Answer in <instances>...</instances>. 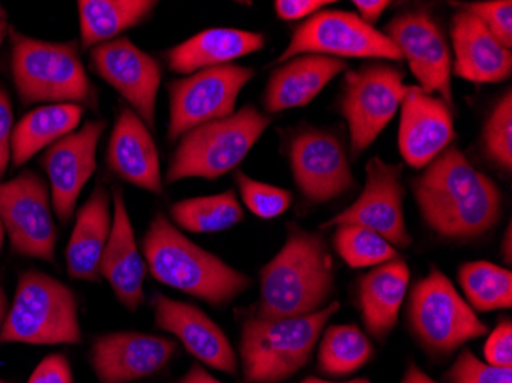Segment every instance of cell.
Masks as SVG:
<instances>
[{
	"instance_id": "f6af8a7d",
	"label": "cell",
	"mask_w": 512,
	"mask_h": 383,
	"mask_svg": "<svg viewBox=\"0 0 512 383\" xmlns=\"http://www.w3.org/2000/svg\"><path fill=\"white\" fill-rule=\"evenodd\" d=\"M8 315V298L7 293H5L4 287L0 284V330L4 327L5 319H7Z\"/></svg>"
},
{
	"instance_id": "7a4b0ae2",
	"label": "cell",
	"mask_w": 512,
	"mask_h": 383,
	"mask_svg": "<svg viewBox=\"0 0 512 383\" xmlns=\"http://www.w3.org/2000/svg\"><path fill=\"white\" fill-rule=\"evenodd\" d=\"M333 290L335 269L324 238L290 224L283 249L261 270L255 318L276 321L315 315L329 305Z\"/></svg>"
},
{
	"instance_id": "44dd1931",
	"label": "cell",
	"mask_w": 512,
	"mask_h": 383,
	"mask_svg": "<svg viewBox=\"0 0 512 383\" xmlns=\"http://www.w3.org/2000/svg\"><path fill=\"white\" fill-rule=\"evenodd\" d=\"M112 198H114V217H112L108 244L100 259V276H103L111 285L120 304L134 313L145 302L143 282H145L146 264L135 243L134 230H132L122 190L115 189Z\"/></svg>"
},
{
	"instance_id": "f1b7e54d",
	"label": "cell",
	"mask_w": 512,
	"mask_h": 383,
	"mask_svg": "<svg viewBox=\"0 0 512 383\" xmlns=\"http://www.w3.org/2000/svg\"><path fill=\"white\" fill-rule=\"evenodd\" d=\"M80 36L83 48L111 42L123 31L138 27L151 16L154 0H80Z\"/></svg>"
},
{
	"instance_id": "ac0fdd59",
	"label": "cell",
	"mask_w": 512,
	"mask_h": 383,
	"mask_svg": "<svg viewBox=\"0 0 512 383\" xmlns=\"http://www.w3.org/2000/svg\"><path fill=\"white\" fill-rule=\"evenodd\" d=\"M290 163L296 184L313 203H327L353 186L347 154L329 132L306 131L293 138Z\"/></svg>"
},
{
	"instance_id": "ab89813d",
	"label": "cell",
	"mask_w": 512,
	"mask_h": 383,
	"mask_svg": "<svg viewBox=\"0 0 512 383\" xmlns=\"http://www.w3.org/2000/svg\"><path fill=\"white\" fill-rule=\"evenodd\" d=\"M13 105L7 89L0 85V180L7 174L11 161V137L14 129Z\"/></svg>"
},
{
	"instance_id": "8992f818",
	"label": "cell",
	"mask_w": 512,
	"mask_h": 383,
	"mask_svg": "<svg viewBox=\"0 0 512 383\" xmlns=\"http://www.w3.org/2000/svg\"><path fill=\"white\" fill-rule=\"evenodd\" d=\"M82 342L73 290L53 276L28 270L19 276L0 344L76 345Z\"/></svg>"
},
{
	"instance_id": "f35d334b",
	"label": "cell",
	"mask_w": 512,
	"mask_h": 383,
	"mask_svg": "<svg viewBox=\"0 0 512 383\" xmlns=\"http://www.w3.org/2000/svg\"><path fill=\"white\" fill-rule=\"evenodd\" d=\"M28 383H74L73 370L65 354L46 356L31 374Z\"/></svg>"
},
{
	"instance_id": "74e56055",
	"label": "cell",
	"mask_w": 512,
	"mask_h": 383,
	"mask_svg": "<svg viewBox=\"0 0 512 383\" xmlns=\"http://www.w3.org/2000/svg\"><path fill=\"white\" fill-rule=\"evenodd\" d=\"M486 364L494 367L512 368V325L511 321H502L496 330L488 336L485 348Z\"/></svg>"
},
{
	"instance_id": "816d5d0a",
	"label": "cell",
	"mask_w": 512,
	"mask_h": 383,
	"mask_svg": "<svg viewBox=\"0 0 512 383\" xmlns=\"http://www.w3.org/2000/svg\"><path fill=\"white\" fill-rule=\"evenodd\" d=\"M0 383H8V382H5V380H0Z\"/></svg>"
},
{
	"instance_id": "b9f144b4",
	"label": "cell",
	"mask_w": 512,
	"mask_h": 383,
	"mask_svg": "<svg viewBox=\"0 0 512 383\" xmlns=\"http://www.w3.org/2000/svg\"><path fill=\"white\" fill-rule=\"evenodd\" d=\"M353 5L358 8L361 19L371 25L384 13L390 2H387V0H355Z\"/></svg>"
},
{
	"instance_id": "d6a6232c",
	"label": "cell",
	"mask_w": 512,
	"mask_h": 383,
	"mask_svg": "<svg viewBox=\"0 0 512 383\" xmlns=\"http://www.w3.org/2000/svg\"><path fill=\"white\" fill-rule=\"evenodd\" d=\"M338 255L352 269L381 266L384 262L399 258L398 250L379 233L355 224H342L333 236Z\"/></svg>"
},
{
	"instance_id": "7dc6e473",
	"label": "cell",
	"mask_w": 512,
	"mask_h": 383,
	"mask_svg": "<svg viewBox=\"0 0 512 383\" xmlns=\"http://www.w3.org/2000/svg\"><path fill=\"white\" fill-rule=\"evenodd\" d=\"M299 383H371L370 380L367 379H353L348 380V382H330V380L319 379V377H307V379L302 380Z\"/></svg>"
},
{
	"instance_id": "7c38bea8",
	"label": "cell",
	"mask_w": 512,
	"mask_h": 383,
	"mask_svg": "<svg viewBox=\"0 0 512 383\" xmlns=\"http://www.w3.org/2000/svg\"><path fill=\"white\" fill-rule=\"evenodd\" d=\"M299 54L356 59L402 60L398 48L381 31L347 11H321L296 28L287 50L276 63L295 59Z\"/></svg>"
},
{
	"instance_id": "d590c367",
	"label": "cell",
	"mask_w": 512,
	"mask_h": 383,
	"mask_svg": "<svg viewBox=\"0 0 512 383\" xmlns=\"http://www.w3.org/2000/svg\"><path fill=\"white\" fill-rule=\"evenodd\" d=\"M445 380L448 383H512V368L486 364L465 348L445 373Z\"/></svg>"
},
{
	"instance_id": "9a60e30c",
	"label": "cell",
	"mask_w": 512,
	"mask_h": 383,
	"mask_svg": "<svg viewBox=\"0 0 512 383\" xmlns=\"http://www.w3.org/2000/svg\"><path fill=\"white\" fill-rule=\"evenodd\" d=\"M385 36L402 59L407 60L419 88L427 94L439 92L440 99L453 105L451 94V57L444 34L427 13H405L394 17Z\"/></svg>"
},
{
	"instance_id": "ee69618b",
	"label": "cell",
	"mask_w": 512,
	"mask_h": 383,
	"mask_svg": "<svg viewBox=\"0 0 512 383\" xmlns=\"http://www.w3.org/2000/svg\"><path fill=\"white\" fill-rule=\"evenodd\" d=\"M401 383H439L436 380L431 379L430 376L424 373L421 368L417 367L416 364H410L405 370L404 377H402Z\"/></svg>"
},
{
	"instance_id": "4fadbf2b",
	"label": "cell",
	"mask_w": 512,
	"mask_h": 383,
	"mask_svg": "<svg viewBox=\"0 0 512 383\" xmlns=\"http://www.w3.org/2000/svg\"><path fill=\"white\" fill-rule=\"evenodd\" d=\"M365 172L367 180L361 197L322 227L355 224L379 233L391 246H410L413 238L408 233L402 209L401 164L385 163L381 158L373 157Z\"/></svg>"
},
{
	"instance_id": "3957f363",
	"label": "cell",
	"mask_w": 512,
	"mask_h": 383,
	"mask_svg": "<svg viewBox=\"0 0 512 383\" xmlns=\"http://www.w3.org/2000/svg\"><path fill=\"white\" fill-rule=\"evenodd\" d=\"M143 255L152 278L215 307L234 301L252 284L249 276L192 243L163 213L149 224Z\"/></svg>"
},
{
	"instance_id": "836d02e7",
	"label": "cell",
	"mask_w": 512,
	"mask_h": 383,
	"mask_svg": "<svg viewBox=\"0 0 512 383\" xmlns=\"http://www.w3.org/2000/svg\"><path fill=\"white\" fill-rule=\"evenodd\" d=\"M486 155L497 166L511 171L512 167V94L506 92L483 129Z\"/></svg>"
},
{
	"instance_id": "8d00e7d4",
	"label": "cell",
	"mask_w": 512,
	"mask_h": 383,
	"mask_svg": "<svg viewBox=\"0 0 512 383\" xmlns=\"http://www.w3.org/2000/svg\"><path fill=\"white\" fill-rule=\"evenodd\" d=\"M465 11L476 16L505 48L512 46V2L511 0H493L467 5Z\"/></svg>"
},
{
	"instance_id": "9c48e42d",
	"label": "cell",
	"mask_w": 512,
	"mask_h": 383,
	"mask_svg": "<svg viewBox=\"0 0 512 383\" xmlns=\"http://www.w3.org/2000/svg\"><path fill=\"white\" fill-rule=\"evenodd\" d=\"M253 74V69L230 63L201 69L186 79L172 82L169 85V140L177 141L197 126L234 115L238 95Z\"/></svg>"
},
{
	"instance_id": "8fae6325",
	"label": "cell",
	"mask_w": 512,
	"mask_h": 383,
	"mask_svg": "<svg viewBox=\"0 0 512 383\" xmlns=\"http://www.w3.org/2000/svg\"><path fill=\"white\" fill-rule=\"evenodd\" d=\"M401 69L371 63L345 77L342 114L350 128L352 152L362 154L398 112L407 86Z\"/></svg>"
},
{
	"instance_id": "e575fe53",
	"label": "cell",
	"mask_w": 512,
	"mask_h": 383,
	"mask_svg": "<svg viewBox=\"0 0 512 383\" xmlns=\"http://www.w3.org/2000/svg\"><path fill=\"white\" fill-rule=\"evenodd\" d=\"M237 183L247 209L263 220H272L283 215L292 204L289 190L252 180L243 172H238Z\"/></svg>"
},
{
	"instance_id": "7402d4cb",
	"label": "cell",
	"mask_w": 512,
	"mask_h": 383,
	"mask_svg": "<svg viewBox=\"0 0 512 383\" xmlns=\"http://www.w3.org/2000/svg\"><path fill=\"white\" fill-rule=\"evenodd\" d=\"M109 169L129 184L152 194L163 192L160 157L151 129L132 109L123 108L109 138Z\"/></svg>"
},
{
	"instance_id": "7bdbcfd3",
	"label": "cell",
	"mask_w": 512,
	"mask_h": 383,
	"mask_svg": "<svg viewBox=\"0 0 512 383\" xmlns=\"http://www.w3.org/2000/svg\"><path fill=\"white\" fill-rule=\"evenodd\" d=\"M178 383H223L215 379L206 368L201 367L200 364H194L189 368L188 373L184 374Z\"/></svg>"
},
{
	"instance_id": "ba28073f",
	"label": "cell",
	"mask_w": 512,
	"mask_h": 383,
	"mask_svg": "<svg viewBox=\"0 0 512 383\" xmlns=\"http://www.w3.org/2000/svg\"><path fill=\"white\" fill-rule=\"evenodd\" d=\"M408 322L419 344L434 356H448L488 333V327L454 289L453 282L436 269L414 284Z\"/></svg>"
},
{
	"instance_id": "52a82bcc",
	"label": "cell",
	"mask_w": 512,
	"mask_h": 383,
	"mask_svg": "<svg viewBox=\"0 0 512 383\" xmlns=\"http://www.w3.org/2000/svg\"><path fill=\"white\" fill-rule=\"evenodd\" d=\"M272 122L253 106H244L234 115L197 126L181 137L171 158L166 181L184 178L215 180L237 167L260 140Z\"/></svg>"
},
{
	"instance_id": "d6986e66",
	"label": "cell",
	"mask_w": 512,
	"mask_h": 383,
	"mask_svg": "<svg viewBox=\"0 0 512 383\" xmlns=\"http://www.w3.org/2000/svg\"><path fill=\"white\" fill-rule=\"evenodd\" d=\"M152 305L155 325L175 336L197 361L230 376L237 374L238 356L234 347L203 310L161 293H155Z\"/></svg>"
},
{
	"instance_id": "603a6c76",
	"label": "cell",
	"mask_w": 512,
	"mask_h": 383,
	"mask_svg": "<svg viewBox=\"0 0 512 383\" xmlns=\"http://www.w3.org/2000/svg\"><path fill=\"white\" fill-rule=\"evenodd\" d=\"M453 73L473 83H499L512 71L511 50L505 48L485 25L468 11H460L451 22Z\"/></svg>"
},
{
	"instance_id": "83f0119b",
	"label": "cell",
	"mask_w": 512,
	"mask_h": 383,
	"mask_svg": "<svg viewBox=\"0 0 512 383\" xmlns=\"http://www.w3.org/2000/svg\"><path fill=\"white\" fill-rule=\"evenodd\" d=\"M82 115L83 108L77 105H45L23 115L11 137L13 166H23L37 152L76 131Z\"/></svg>"
},
{
	"instance_id": "1f68e13d",
	"label": "cell",
	"mask_w": 512,
	"mask_h": 383,
	"mask_svg": "<svg viewBox=\"0 0 512 383\" xmlns=\"http://www.w3.org/2000/svg\"><path fill=\"white\" fill-rule=\"evenodd\" d=\"M459 282L470 307L486 311L506 310L512 305V275L509 270L488 261L463 264Z\"/></svg>"
},
{
	"instance_id": "cb8c5ba5",
	"label": "cell",
	"mask_w": 512,
	"mask_h": 383,
	"mask_svg": "<svg viewBox=\"0 0 512 383\" xmlns=\"http://www.w3.org/2000/svg\"><path fill=\"white\" fill-rule=\"evenodd\" d=\"M347 68L336 57L306 54L273 71L267 83L264 106L269 114L309 105L330 80Z\"/></svg>"
},
{
	"instance_id": "c3c4849f",
	"label": "cell",
	"mask_w": 512,
	"mask_h": 383,
	"mask_svg": "<svg viewBox=\"0 0 512 383\" xmlns=\"http://www.w3.org/2000/svg\"><path fill=\"white\" fill-rule=\"evenodd\" d=\"M8 31H10V25H8L7 20L0 22V46H2V43L7 39Z\"/></svg>"
},
{
	"instance_id": "6da1fadb",
	"label": "cell",
	"mask_w": 512,
	"mask_h": 383,
	"mask_svg": "<svg viewBox=\"0 0 512 383\" xmlns=\"http://www.w3.org/2000/svg\"><path fill=\"white\" fill-rule=\"evenodd\" d=\"M413 189L425 223L444 238H479L499 221V187L459 149L437 155L414 181Z\"/></svg>"
},
{
	"instance_id": "277c9868",
	"label": "cell",
	"mask_w": 512,
	"mask_h": 383,
	"mask_svg": "<svg viewBox=\"0 0 512 383\" xmlns=\"http://www.w3.org/2000/svg\"><path fill=\"white\" fill-rule=\"evenodd\" d=\"M11 74L23 106L34 103L96 108L97 95L77 42L31 39L10 27Z\"/></svg>"
},
{
	"instance_id": "60d3db41",
	"label": "cell",
	"mask_w": 512,
	"mask_h": 383,
	"mask_svg": "<svg viewBox=\"0 0 512 383\" xmlns=\"http://www.w3.org/2000/svg\"><path fill=\"white\" fill-rule=\"evenodd\" d=\"M330 4V0H276L275 10L279 19L298 20L313 16L319 8Z\"/></svg>"
},
{
	"instance_id": "4316f807",
	"label": "cell",
	"mask_w": 512,
	"mask_h": 383,
	"mask_svg": "<svg viewBox=\"0 0 512 383\" xmlns=\"http://www.w3.org/2000/svg\"><path fill=\"white\" fill-rule=\"evenodd\" d=\"M263 34L235 28H211L198 33L168 53L169 68L175 73L191 74L201 69L230 65L263 48Z\"/></svg>"
},
{
	"instance_id": "f907efd6",
	"label": "cell",
	"mask_w": 512,
	"mask_h": 383,
	"mask_svg": "<svg viewBox=\"0 0 512 383\" xmlns=\"http://www.w3.org/2000/svg\"><path fill=\"white\" fill-rule=\"evenodd\" d=\"M5 17H7V13H5L4 7L0 5V22H4Z\"/></svg>"
},
{
	"instance_id": "30bf717a",
	"label": "cell",
	"mask_w": 512,
	"mask_h": 383,
	"mask_svg": "<svg viewBox=\"0 0 512 383\" xmlns=\"http://www.w3.org/2000/svg\"><path fill=\"white\" fill-rule=\"evenodd\" d=\"M0 221L17 255L56 262L57 229L50 194L36 172L23 171L0 183Z\"/></svg>"
},
{
	"instance_id": "f546056e",
	"label": "cell",
	"mask_w": 512,
	"mask_h": 383,
	"mask_svg": "<svg viewBox=\"0 0 512 383\" xmlns=\"http://www.w3.org/2000/svg\"><path fill=\"white\" fill-rule=\"evenodd\" d=\"M318 370L324 376L344 377L361 370L373 357V345L353 324L330 325L322 331Z\"/></svg>"
},
{
	"instance_id": "484cf974",
	"label": "cell",
	"mask_w": 512,
	"mask_h": 383,
	"mask_svg": "<svg viewBox=\"0 0 512 383\" xmlns=\"http://www.w3.org/2000/svg\"><path fill=\"white\" fill-rule=\"evenodd\" d=\"M410 282V269L404 259H393L362 276L358 304L362 321L373 338L385 341L398 324Z\"/></svg>"
},
{
	"instance_id": "4dcf8cb0",
	"label": "cell",
	"mask_w": 512,
	"mask_h": 383,
	"mask_svg": "<svg viewBox=\"0 0 512 383\" xmlns=\"http://www.w3.org/2000/svg\"><path fill=\"white\" fill-rule=\"evenodd\" d=\"M171 217L181 229L192 233H214L232 229L243 221V209L234 190L212 197L189 198L171 207Z\"/></svg>"
},
{
	"instance_id": "d4e9b609",
	"label": "cell",
	"mask_w": 512,
	"mask_h": 383,
	"mask_svg": "<svg viewBox=\"0 0 512 383\" xmlns=\"http://www.w3.org/2000/svg\"><path fill=\"white\" fill-rule=\"evenodd\" d=\"M109 206L108 190L99 184L77 212L76 224L66 247L69 278L99 282L100 259L112 229Z\"/></svg>"
},
{
	"instance_id": "5bb4252c",
	"label": "cell",
	"mask_w": 512,
	"mask_h": 383,
	"mask_svg": "<svg viewBox=\"0 0 512 383\" xmlns=\"http://www.w3.org/2000/svg\"><path fill=\"white\" fill-rule=\"evenodd\" d=\"M94 73L122 95L149 129L155 126V103L161 83V66L128 37L94 46Z\"/></svg>"
},
{
	"instance_id": "ffe728a7",
	"label": "cell",
	"mask_w": 512,
	"mask_h": 383,
	"mask_svg": "<svg viewBox=\"0 0 512 383\" xmlns=\"http://www.w3.org/2000/svg\"><path fill=\"white\" fill-rule=\"evenodd\" d=\"M454 138L453 115L442 99L407 86L401 105L399 149L414 169L428 166Z\"/></svg>"
},
{
	"instance_id": "bcb514c9",
	"label": "cell",
	"mask_w": 512,
	"mask_h": 383,
	"mask_svg": "<svg viewBox=\"0 0 512 383\" xmlns=\"http://www.w3.org/2000/svg\"><path fill=\"white\" fill-rule=\"evenodd\" d=\"M503 255H505L506 262H511L512 258V238H511V224H509L508 232H506L505 236V246H502Z\"/></svg>"
},
{
	"instance_id": "2e32d148",
	"label": "cell",
	"mask_w": 512,
	"mask_h": 383,
	"mask_svg": "<svg viewBox=\"0 0 512 383\" xmlns=\"http://www.w3.org/2000/svg\"><path fill=\"white\" fill-rule=\"evenodd\" d=\"M175 351L177 342L172 339L117 331L94 339L89 362L100 383H131L160 373Z\"/></svg>"
},
{
	"instance_id": "e0dca14e",
	"label": "cell",
	"mask_w": 512,
	"mask_h": 383,
	"mask_svg": "<svg viewBox=\"0 0 512 383\" xmlns=\"http://www.w3.org/2000/svg\"><path fill=\"white\" fill-rule=\"evenodd\" d=\"M105 120L86 123L56 141L43 154L42 167L51 183V204L57 218L68 224L83 187L96 171L97 146L105 131Z\"/></svg>"
},
{
	"instance_id": "5b68a950",
	"label": "cell",
	"mask_w": 512,
	"mask_h": 383,
	"mask_svg": "<svg viewBox=\"0 0 512 383\" xmlns=\"http://www.w3.org/2000/svg\"><path fill=\"white\" fill-rule=\"evenodd\" d=\"M338 311L339 302H330L315 315L302 318L247 319L240 341L244 382H286L306 367L325 325Z\"/></svg>"
},
{
	"instance_id": "681fc988",
	"label": "cell",
	"mask_w": 512,
	"mask_h": 383,
	"mask_svg": "<svg viewBox=\"0 0 512 383\" xmlns=\"http://www.w3.org/2000/svg\"><path fill=\"white\" fill-rule=\"evenodd\" d=\"M5 235H7V233H5L4 224L0 221V250L4 247Z\"/></svg>"
}]
</instances>
